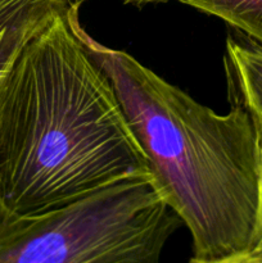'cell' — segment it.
<instances>
[{
	"mask_svg": "<svg viewBox=\"0 0 262 263\" xmlns=\"http://www.w3.org/2000/svg\"><path fill=\"white\" fill-rule=\"evenodd\" d=\"M74 0H0V102L10 71L25 46Z\"/></svg>",
	"mask_w": 262,
	"mask_h": 263,
	"instance_id": "277c9868",
	"label": "cell"
},
{
	"mask_svg": "<svg viewBox=\"0 0 262 263\" xmlns=\"http://www.w3.org/2000/svg\"><path fill=\"white\" fill-rule=\"evenodd\" d=\"M223 66L231 107L262 121V46L247 36L240 40L229 36Z\"/></svg>",
	"mask_w": 262,
	"mask_h": 263,
	"instance_id": "5b68a950",
	"label": "cell"
},
{
	"mask_svg": "<svg viewBox=\"0 0 262 263\" xmlns=\"http://www.w3.org/2000/svg\"><path fill=\"white\" fill-rule=\"evenodd\" d=\"M171 0H122L123 4L145 7ZM228 23L262 46V0H174Z\"/></svg>",
	"mask_w": 262,
	"mask_h": 263,
	"instance_id": "8992f818",
	"label": "cell"
},
{
	"mask_svg": "<svg viewBox=\"0 0 262 263\" xmlns=\"http://www.w3.org/2000/svg\"><path fill=\"white\" fill-rule=\"evenodd\" d=\"M74 2H76V3H80V4H82V2H84V0H74Z\"/></svg>",
	"mask_w": 262,
	"mask_h": 263,
	"instance_id": "30bf717a",
	"label": "cell"
},
{
	"mask_svg": "<svg viewBox=\"0 0 262 263\" xmlns=\"http://www.w3.org/2000/svg\"><path fill=\"white\" fill-rule=\"evenodd\" d=\"M248 254L253 263H262V248L252 249V251L248 252Z\"/></svg>",
	"mask_w": 262,
	"mask_h": 263,
	"instance_id": "9c48e42d",
	"label": "cell"
},
{
	"mask_svg": "<svg viewBox=\"0 0 262 263\" xmlns=\"http://www.w3.org/2000/svg\"><path fill=\"white\" fill-rule=\"evenodd\" d=\"M76 32L110 80L148 159L152 182L189 230L194 261L246 253L256 246L259 162L251 115L200 104L126 51L82 28Z\"/></svg>",
	"mask_w": 262,
	"mask_h": 263,
	"instance_id": "7a4b0ae2",
	"label": "cell"
},
{
	"mask_svg": "<svg viewBox=\"0 0 262 263\" xmlns=\"http://www.w3.org/2000/svg\"><path fill=\"white\" fill-rule=\"evenodd\" d=\"M182 225L151 179L87 194L38 215L0 199V263H162Z\"/></svg>",
	"mask_w": 262,
	"mask_h": 263,
	"instance_id": "3957f363",
	"label": "cell"
},
{
	"mask_svg": "<svg viewBox=\"0 0 262 263\" xmlns=\"http://www.w3.org/2000/svg\"><path fill=\"white\" fill-rule=\"evenodd\" d=\"M253 120V118H252ZM257 133V145H258V162H259V211L258 226H257L256 246L253 249L262 248V121L253 120Z\"/></svg>",
	"mask_w": 262,
	"mask_h": 263,
	"instance_id": "52a82bcc",
	"label": "cell"
},
{
	"mask_svg": "<svg viewBox=\"0 0 262 263\" xmlns=\"http://www.w3.org/2000/svg\"><path fill=\"white\" fill-rule=\"evenodd\" d=\"M80 5L25 46L3 92L0 199L20 215L152 180L112 82L77 35Z\"/></svg>",
	"mask_w": 262,
	"mask_h": 263,
	"instance_id": "6da1fadb",
	"label": "cell"
},
{
	"mask_svg": "<svg viewBox=\"0 0 262 263\" xmlns=\"http://www.w3.org/2000/svg\"><path fill=\"white\" fill-rule=\"evenodd\" d=\"M189 263H253V261L249 257L248 252H246V253L231 254V256L212 259V261H194V259H190Z\"/></svg>",
	"mask_w": 262,
	"mask_h": 263,
	"instance_id": "ba28073f",
	"label": "cell"
}]
</instances>
